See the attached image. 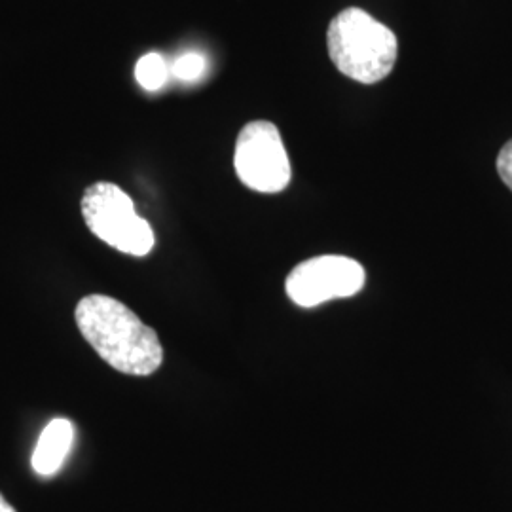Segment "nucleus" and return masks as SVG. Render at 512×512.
Wrapping results in <instances>:
<instances>
[{
    "label": "nucleus",
    "instance_id": "9",
    "mask_svg": "<svg viewBox=\"0 0 512 512\" xmlns=\"http://www.w3.org/2000/svg\"><path fill=\"white\" fill-rule=\"evenodd\" d=\"M497 173L501 177V181L511 188L512 192V139L501 148L499 156H497Z\"/></svg>",
    "mask_w": 512,
    "mask_h": 512
},
{
    "label": "nucleus",
    "instance_id": "4",
    "mask_svg": "<svg viewBox=\"0 0 512 512\" xmlns=\"http://www.w3.org/2000/svg\"><path fill=\"white\" fill-rule=\"evenodd\" d=\"M234 167L239 181L260 194H277L285 190L293 177L281 133L266 120H256L241 129Z\"/></svg>",
    "mask_w": 512,
    "mask_h": 512
},
{
    "label": "nucleus",
    "instance_id": "6",
    "mask_svg": "<svg viewBox=\"0 0 512 512\" xmlns=\"http://www.w3.org/2000/svg\"><path fill=\"white\" fill-rule=\"evenodd\" d=\"M74 425L67 418L50 421L38 437L33 452V469L40 476H54L73 450Z\"/></svg>",
    "mask_w": 512,
    "mask_h": 512
},
{
    "label": "nucleus",
    "instance_id": "7",
    "mask_svg": "<svg viewBox=\"0 0 512 512\" xmlns=\"http://www.w3.org/2000/svg\"><path fill=\"white\" fill-rule=\"evenodd\" d=\"M171 74V67L167 65L164 57L160 54L143 55L135 65V78L147 92H158L162 90Z\"/></svg>",
    "mask_w": 512,
    "mask_h": 512
},
{
    "label": "nucleus",
    "instance_id": "2",
    "mask_svg": "<svg viewBox=\"0 0 512 512\" xmlns=\"http://www.w3.org/2000/svg\"><path fill=\"white\" fill-rule=\"evenodd\" d=\"M327 44L334 67L361 84L382 82L399 55L395 33L361 8H348L330 21Z\"/></svg>",
    "mask_w": 512,
    "mask_h": 512
},
{
    "label": "nucleus",
    "instance_id": "3",
    "mask_svg": "<svg viewBox=\"0 0 512 512\" xmlns=\"http://www.w3.org/2000/svg\"><path fill=\"white\" fill-rule=\"evenodd\" d=\"M82 217L93 236L129 256H147L154 249V230L137 215L128 194L112 183H95L82 196Z\"/></svg>",
    "mask_w": 512,
    "mask_h": 512
},
{
    "label": "nucleus",
    "instance_id": "1",
    "mask_svg": "<svg viewBox=\"0 0 512 512\" xmlns=\"http://www.w3.org/2000/svg\"><path fill=\"white\" fill-rule=\"evenodd\" d=\"M74 319L97 355L122 374L150 376L164 363V348L156 330L112 296H84L74 310Z\"/></svg>",
    "mask_w": 512,
    "mask_h": 512
},
{
    "label": "nucleus",
    "instance_id": "5",
    "mask_svg": "<svg viewBox=\"0 0 512 512\" xmlns=\"http://www.w3.org/2000/svg\"><path fill=\"white\" fill-rule=\"evenodd\" d=\"M365 268L348 256H315L287 277V294L300 308H315L334 298H349L365 287Z\"/></svg>",
    "mask_w": 512,
    "mask_h": 512
},
{
    "label": "nucleus",
    "instance_id": "10",
    "mask_svg": "<svg viewBox=\"0 0 512 512\" xmlns=\"http://www.w3.org/2000/svg\"><path fill=\"white\" fill-rule=\"evenodd\" d=\"M0 512H16V509L4 499V495L0 494Z\"/></svg>",
    "mask_w": 512,
    "mask_h": 512
},
{
    "label": "nucleus",
    "instance_id": "8",
    "mask_svg": "<svg viewBox=\"0 0 512 512\" xmlns=\"http://www.w3.org/2000/svg\"><path fill=\"white\" fill-rule=\"evenodd\" d=\"M207 69L205 57L198 52H186L175 59L171 65V74L183 82H196L200 80Z\"/></svg>",
    "mask_w": 512,
    "mask_h": 512
}]
</instances>
